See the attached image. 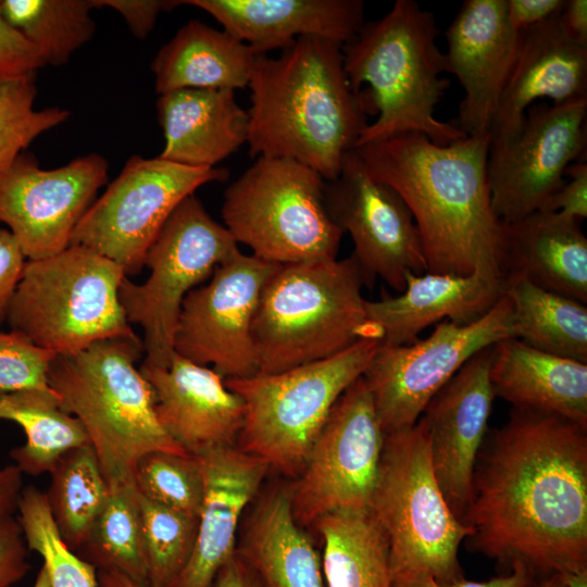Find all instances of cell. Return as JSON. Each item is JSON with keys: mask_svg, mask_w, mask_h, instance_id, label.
<instances>
[{"mask_svg": "<svg viewBox=\"0 0 587 587\" xmlns=\"http://www.w3.org/2000/svg\"><path fill=\"white\" fill-rule=\"evenodd\" d=\"M587 99L535 107L512 137L490 142L491 207L505 224L545 210L586 146Z\"/></svg>", "mask_w": 587, "mask_h": 587, "instance_id": "cell-15", "label": "cell"}, {"mask_svg": "<svg viewBox=\"0 0 587 587\" xmlns=\"http://www.w3.org/2000/svg\"><path fill=\"white\" fill-rule=\"evenodd\" d=\"M77 554L97 571H116L148 587L140 496L135 483L110 489L107 503Z\"/></svg>", "mask_w": 587, "mask_h": 587, "instance_id": "cell-35", "label": "cell"}, {"mask_svg": "<svg viewBox=\"0 0 587 587\" xmlns=\"http://www.w3.org/2000/svg\"><path fill=\"white\" fill-rule=\"evenodd\" d=\"M558 16L521 32L490 127V142L514 136L537 99L548 98L553 104L587 99V48L566 36Z\"/></svg>", "mask_w": 587, "mask_h": 587, "instance_id": "cell-23", "label": "cell"}, {"mask_svg": "<svg viewBox=\"0 0 587 587\" xmlns=\"http://www.w3.org/2000/svg\"><path fill=\"white\" fill-rule=\"evenodd\" d=\"M446 73L464 89L457 124L466 136L490 132L515 61L521 32L507 17L505 0H465L446 33Z\"/></svg>", "mask_w": 587, "mask_h": 587, "instance_id": "cell-20", "label": "cell"}, {"mask_svg": "<svg viewBox=\"0 0 587 587\" xmlns=\"http://www.w3.org/2000/svg\"><path fill=\"white\" fill-rule=\"evenodd\" d=\"M514 338L510 300L502 294L478 320L437 324L425 339L377 348L362 378L385 435L413 426L438 390L480 350Z\"/></svg>", "mask_w": 587, "mask_h": 587, "instance_id": "cell-13", "label": "cell"}, {"mask_svg": "<svg viewBox=\"0 0 587 587\" xmlns=\"http://www.w3.org/2000/svg\"><path fill=\"white\" fill-rule=\"evenodd\" d=\"M433 12L413 0H397L389 12L365 22L355 38L342 46L344 67L352 89H371L377 118L362 130L355 148L416 133L446 146L466 137L454 124L435 116L449 87L445 53L437 43ZM354 148V149H355Z\"/></svg>", "mask_w": 587, "mask_h": 587, "instance_id": "cell-4", "label": "cell"}, {"mask_svg": "<svg viewBox=\"0 0 587 587\" xmlns=\"http://www.w3.org/2000/svg\"><path fill=\"white\" fill-rule=\"evenodd\" d=\"M50 474L46 496L52 517L64 542L77 553L107 503L109 485L90 445L67 451Z\"/></svg>", "mask_w": 587, "mask_h": 587, "instance_id": "cell-34", "label": "cell"}, {"mask_svg": "<svg viewBox=\"0 0 587 587\" xmlns=\"http://www.w3.org/2000/svg\"><path fill=\"white\" fill-rule=\"evenodd\" d=\"M227 177L226 168L133 155L84 213L71 245L85 246L116 262L126 276L137 274L176 207L201 186Z\"/></svg>", "mask_w": 587, "mask_h": 587, "instance_id": "cell-12", "label": "cell"}, {"mask_svg": "<svg viewBox=\"0 0 587 587\" xmlns=\"http://www.w3.org/2000/svg\"><path fill=\"white\" fill-rule=\"evenodd\" d=\"M489 378L495 397L513 409L559 415L587 428V363L507 338L494 345Z\"/></svg>", "mask_w": 587, "mask_h": 587, "instance_id": "cell-27", "label": "cell"}, {"mask_svg": "<svg viewBox=\"0 0 587 587\" xmlns=\"http://www.w3.org/2000/svg\"><path fill=\"white\" fill-rule=\"evenodd\" d=\"M134 480L143 498L199 517L204 497V475L197 455L166 451L147 453L136 464Z\"/></svg>", "mask_w": 587, "mask_h": 587, "instance_id": "cell-39", "label": "cell"}, {"mask_svg": "<svg viewBox=\"0 0 587 587\" xmlns=\"http://www.w3.org/2000/svg\"><path fill=\"white\" fill-rule=\"evenodd\" d=\"M507 273L586 303L587 238L578 220L541 210L505 224Z\"/></svg>", "mask_w": 587, "mask_h": 587, "instance_id": "cell-28", "label": "cell"}, {"mask_svg": "<svg viewBox=\"0 0 587 587\" xmlns=\"http://www.w3.org/2000/svg\"><path fill=\"white\" fill-rule=\"evenodd\" d=\"M204 475V497L190 559L172 587H212L236 553L242 512L258 492L270 465L239 448L222 447L197 455Z\"/></svg>", "mask_w": 587, "mask_h": 587, "instance_id": "cell-22", "label": "cell"}, {"mask_svg": "<svg viewBox=\"0 0 587 587\" xmlns=\"http://www.w3.org/2000/svg\"><path fill=\"white\" fill-rule=\"evenodd\" d=\"M259 52L225 29L200 21L183 25L160 48L151 70L159 95L179 89H228L248 87Z\"/></svg>", "mask_w": 587, "mask_h": 587, "instance_id": "cell-29", "label": "cell"}, {"mask_svg": "<svg viewBox=\"0 0 587 587\" xmlns=\"http://www.w3.org/2000/svg\"><path fill=\"white\" fill-rule=\"evenodd\" d=\"M35 80L36 75H32L0 87V171L70 116L62 108H35Z\"/></svg>", "mask_w": 587, "mask_h": 587, "instance_id": "cell-40", "label": "cell"}, {"mask_svg": "<svg viewBox=\"0 0 587 587\" xmlns=\"http://www.w3.org/2000/svg\"><path fill=\"white\" fill-rule=\"evenodd\" d=\"M96 8H110L116 11L126 22L133 35L145 39L153 29L158 16L182 5L183 1L174 0H93Z\"/></svg>", "mask_w": 587, "mask_h": 587, "instance_id": "cell-45", "label": "cell"}, {"mask_svg": "<svg viewBox=\"0 0 587 587\" xmlns=\"http://www.w3.org/2000/svg\"><path fill=\"white\" fill-rule=\"evenodd\" d=\"M139 496L148 587H172L192 553L198 519Z\"/></svg>", "mask_w": 587, "mask_h": 587, "instance_id": "cell-38", "label": "cell"}, {"mask_svg": "<svg viewBox=\"0 0 587 587\" xmlns=\"http://www.w3.org/2000/svg\"><path fill=\"white\" fill-rule=\"evenodd\" d=\"M26 261L10 230L0 227V325L7 321L10 303Z\"/></svg>", "mask_w": 587, "mask_h": 587, "instance_id": "cell-47", "label": "cell"}, {"mask_svg": "<svg viewBox=\"0 0 587 587\" xmlns=\"http://www.w3.org/2000/svg\"><path fill=\"white\" fill-rule=\"evenodd\" d=\"M125 277L120 264L80 245L27 260L8 312L10 330L55 355L137 338L118 296Z\"/></svg>", "mask_w": 587, "mask_h": 587, "instance_id": "cell-7", "label": "cell"}, {"mask_svg": "<svg viewBox=\"0 0 587 587\" xmlns=\"http://www.w3.org/2000/svg\"><path fill=\"white\" fill-rule=\"evenodd\" d=\"M23 473L15 464L0 467V521L12 516L23 489Z\"/></svg>", "mask_w": 587, "mask_h": 587, "instance_id": "cell-51", "label": "cell"}, {"mask_svg": "<svg viewBox=\"0 0 587 587\" xmlns=\"http://www.w3.org/2000/svg\"><path fill=\"white\" fill-rule=\"evenodd\" d=\"M511 572L484 582L462 579L453 584H441L424 571H409L392 575L391 587H537V575L522 562H513Z\"/></svg>", "mask_w": 587, "mask_h": 587, "instance_id": "cell-43", "label": "cell"}, {"mask_svg": "<svg viewBox=\"0 0 587 587\" xmlns=\"http://www.w3.org/2000/svg\"><path fill=\"white\" fill-rule=\"evenodd\" d=\"M363 286L365 278L352 255L278 264L252 322L259 373L321 361L362 338H376L366 320Z\"/></svg>", "mask_w": 587, "mask_h": 587, "instance_id": "cell-6", "label": "cell"}, {"mask_svg": "<svg viewBox=\"0 0 587 587\" xmlns=\"http://www.w3.org/2000/svg\"><path fill=\"white\" fill-rule=\"evenodd\" d=\"M55 357L15 332H0V392L53 390L48 373Z\"/></svg>", "mask_w": 587, "mask_h": 587, "instance_id": "cell-41", "label": "cell"}, {"mask_svg": "<svg viewBox=\"0 0 587 587\" xmlns=\"http://www.w3.org/2000/svg\"><path fill=\"white\" fill-rule=\"evenodd\" d=\"M566 587H587V570L562 574Z\"/></svg>", "mask_w": 587, "mask_h": 587, "instance_id": "cell-53", "label": "cell"}, {"mask_svg": "<svg viewBox=\"0 0 587 587\" xmlns=\"http://www.w3.org/2000/svg\"><path fill=\"white\" fill-rule=\"evenodd\" d=\"M139 370L153 390L159 422L186 452L234 447L245 403L216 371L176 352L165 367L142 363Z\"/></svg>", "mask_w": 587, "mask_h": 587, "instance_id": "cell-21", "label": "cell"}, {"mask_svg": "<svg viewBox=\"0 0 587 587\" xmlns=\"http://www.w3.org/2000/svg\"><path fill=\"white\" fill-rule=\"evenodd\" d=\"M562 187L552 196L546 211L558 212L575 220L587 216V163L579 161L565 170Z\"/></svg>", "mask_w": 587, "mask_h": 587, "instance_id": "cell-46", "label": "cell"}, {"mask_svg": "<svg viewBox=\"0 0 587 587\" xmlns=\"http://www.w3.org/2000/svg\"><path fill=\"white\" fill-rule=\"evenodd\" d=\"M164 135L160 158L190 167H215L247 142L248 112L228 89H179L157 101Z\"/></svg>", "mask_w": 587, "mask_h": 587, "instance_id": "cell-26", "label": "cell"}, {"mask_svg": "<svg viewBox=\"0 0 587 587\" xmlns=\"http://www.w3.org/2000/svg\"><path fill=\"white\" fill-rule=\"evenodd\" d=\"M97 577L99 587H143L116 571L98 570Z\"/></svg>", "mask_w": 587, "mask_h": 587, "instance_id": "cell-52", "label": "cell"}, {"mask_svg": "<svg viewBox=\"0 0 587 587\" xmlns=\"http://www.w3.org/2000/svg\"><path fill=\"white\" fill-rule=\"evenodd\" d=\"M314 525L326 587H391L389 542L370 508L337 510Z\"/></svg>", "mask_w": 587, "mask_h": 587, "instance_id": "cell-31", "label": "cell"}, {"mask_svg": "<svg viewBox=\"0 0 587 587\" xmlns=\"http://www.w3.org/2000/svg\"><path fill=\"white\" fill-rule=\"evenodd\" d=\"M477 457L470 547L545 577L587 570V428L513 409Z\"/></svg>", "mask_w": 587, "mask_h": 587, "instance_id": "cell-1", "label": "cell"}, {"mask_svg": "<svg viewBox=\"0 0 587 587\" xmlns=\"http://www.w3.org/2000/svg\"><path fill=\"white\" fill-rule=\"evenodd\" d=\"M212 587H265L255 571L237 553L222 566Z\"/></svg>", "mask_w": 587, "mask_h": 587, "instance_id": "cell-49", "label": "cell"}, {"mask_svg": "<svg viewBox=\"0 0 587 587\" xmlns=\"http://www.w3.org/2000/svg\"><path fill=\"white\" fill-rule=\"evenodd\" d=\"M108 171V161L95 152L47 170L25 151L0 171V222L26 260L71 245L76 225L107 184Z\"/></svg>", "mask_w": 587, "mask_h": 587, "instance_id": "cell-18", "label": "cell"}, {"mask_svg": "<svg viewBox=\"0 0 587 587\" xmlns=\"http://www.w3.org/2000/svg\"><path fill=\"white\" fill-rule=\"evenodd\" d=\"M28 548L16 517L0 521V587H13L28 572Z\"/></svg>", "mask_w": 587, "mask_h": 587, "instance_id": "cell-44", "label": "cell"}, {"mask_svg": "<svg viewBox=\"0 0 587 587\" xmlns=\"http://www.w3.org/2000/svg\"><path fill=\"white\" fill-rule=\"evenodd\" d=\"M514 338L539 351L587 363L586 303L546 290L524 276L507 273Z\"/></svg>", "mask_w": 587, "mask_h": 587, "instance_id": "cell-32", "label": "cell"}, {"mask_svg": "<svg viewBox=\"0 0 587 587\" xmlns=\"http://www.w3.org/2000/svg\"><path fill=\"white\" fill-rule=\"evenodd\" d=\"M503 278L482 271L470 275L409 274L398 296L366 300V320L382 344L408 345L442 319L465 325L482 317L502 296Z\"/></svg>", "mask_w": 587, "mask_h": 587, "instance_id": "cell-24", "label": "cell"}, {"mask_svg": "<svg viewBox=\"0 0 587 587\" xmlns=\"http://www.w3.org/2000/svg\"><path fill=\"white\" fill-rule=\"evenodd\" d=\"M259 53L314 36L345 46L365 23L362 0H187Z\"/></svg>", "mask_w": 587, "mask_h": 587, "instance_id": "cell-25", "label": "cell"}, {"mask_svg": "<svg viewBox=\"0 0 587 587\" xmlns=\"http://www.w3.org/2000/svg\"><path fill=\"white\" fill-rule=\"evenodd\" d=\"M380 340L365 337L330 358L284 372L224 379L245 403L239 449L298 477L328 415L361 377Z\"/></svg>", "mask_w": 587, "mask_h": 587, "instance_id": "cell-8", "label": "cell"}, {"mask_svg": "<svg viewBox=\"0 0 587 587\" xmlns=\"http://www.w3.org/2000/svg\"><path fill=\"white\" fill-rule=\"evenodd\" d=\"M325 186L295 160L258 157L224 192V226L274 264L336 259L344 232L328 214Z\"/></svg>", "mask_w": 587, "mask_h": 587, "instance_id": "cell-10", "label": "cell"}, {"mask_svg": "<svg viewBox=\"0 0 587 587\" xmlns=\"http://www.w3.org/2000/svg\"><path fill=\"white\" fill-rule=\"evenodd\" d=\"M332 220L348 232L351 254L367 287L377 277L398 292L409 274H424L427 262L411 211L388 185L377 180L355 149L348 151L338 176L325 186Z\"/></svg>", "mask_w": 587, "mask_h": 587, "instance_id": "cell-17", "label": "cell"}, {"mask_svg": "<svg viewBox=\"0 0 587 587\" xmlns=\"http://www.w3.org/2000/svg\"><path fill=\"white\" fill-rule=\"evenodd\" d=\"M537 587H566L564 577L560 573H553L537 585Z\"/></svg>", "mask_w": 587, "mask_h": 587, "instance_id": "cell-54", "label": "cell"}, {"mask_svg": "<svg viewBox=\"0 0 587 587\" xmlns=\"http://www.w3.org/2000/svg\"><path fill=\"white\" fill-rule=\"evenodd\" d=\"M341 48L304 36L276 58L257 55L248 84L251 157L295 160L325 182L338 176L367 125L363 96L350 85Z\"/></svg>", "mask_w": 587, "mask_h": 587, "instance_id": "cell-3", "label": "cell"}, {"mask_svg": "<svg viewBox=\"0 0 587 587\" xmlns=\"http://www.w3.org/2000/svg\"><path fill=\"white\" fill-rule=\"evenodd\" d=\"M236 551L265 587H326L322 558L294 517L289 489L262 500Z\"/></svg>", "mask_w": 587, "mask_h": 587, "instance_id": "cell-30", "label": "cell"}, {"mask_svg": "<svg viewBox=\"0 0 587 587\" xmlns=\"http://www.w3.org/2000/svg\"><path fill=\"white\" fill-rule=\"evenodd\" d=\"M93 0H1L3 18L43 55L50 65L65 64L95 33Z\"/></svg>", "mask_w": 587, "mask_h": 587, "instance_id": "cell-36", "label": "cell"}, {"mask_svg": "<svg viewBox=\"0 0 587 587\" xmlns=\"http://www.w3.org/2000/svg\"><path fill=\"white\" fill-rule=\"evenodd\" d=\"M142 340L112 338L57 355L48 380L60 407L84 427L110 489L133 484L147 453L190 454L164 430L153 390L136 367Z\"/></svg>", "mask_w": 587, "mask_h": 587, "instance_id": "cell-5", "label": "cell"}, {"mask_svg": "<svg viewBox=\"0 0 587 587\" xmlns=\"http://www.w3.org/2000/svg\"><path fill=\"white\" fill-rule=\"evenodd\" d=\"M33 587H49L48 575L43 566L37 573Z\"/></svg>", "mask_w": 587, "mask_h": 587, "instance_id": "cell-55", "label": "cell"}, {"mask_svg": "<svg viewBox=\"0 0 587 587\" xmlns=\"http://www.w3.org/2000/svg\"><path fill=\"white\" fill-rule=\"evenodd\" d=\"M0 420L15 422L24 430L25 444L10 451L23 474L50 473L67 451L90 445L79 421L61 409L54 390L0 392Z\"/></svg>", "mask_w": 587, "mask_h": 587, "instance_id": "cell-33", "label": "cell"}, {"mask_svg": "<svg viewBox=\"0 0 587 587\" xmlns=\"http://www.w3.org/2000/svg\"><path fill=\"white\" fill-rule=\"evenodd\" d=\"M278 264L240 250L218 265L208 284L184 299L174 351L224 379L259 373L252 322L264 285Z\"/></svg>", "mask_w": 587, "mask_h": 587, "instance_id": "cell-16", "label": "cell"}, {"mask_svg": "<svg viewBox=\"0 0 587 587\" xmlns=\"http://www.w3.org/2000/svg\"><path fill=\"white\" fill-rule=\"evenodd\" d=\"M370 509L386 533L392 575L424 571L445 585L464 579L458 551L473 529L452 513L442 495L420 419L385 435Z\"/></svg>", "mask_w": 587, "mask_h": 587, "instance_id": "cell-9", "label": "cell"}, {"mask_svg": "<svg viewBox=\"0 0 587 587\" xmlns=\"http://www.w3.org/2000/svg\"><path fill=\"white\" fill-rule=\"evenodd\" d=\"M565 0H505L510 25L523 32L560 14Z\"/></svg>", "mask_w": 587, "mask_h": 587, "instance_id": "cell-48", "label": "cell"}, {"mask_svg": "<svg viewBox=\"0 0 587 587\" xmlns=\"http://www.w3.org/2000/svg\"><path fill=\"white\" fill-rule=\"evenodd\" d=\"M558 18L566 36L576 45L587 48V1L565 0Z\"/></svg>", "mask_w": 587, "mask_h": 587, "instance_id": "cell-50", "label": "cell"}, {"mask_svg": "<svg viewBox=\"0 0 587 587\" xmlns=\"http://www.w3.org/2000/svg\"><path fill=\"white\" fill-rule=\"evenodd\" d=\"M489 148V133L446 146L410 133L355 148L411 211L429 273L504 277L505 223L491 207Z\"/></svg>", "mask_w": 587, "mask_h": 587, "instance_id": "cell-2", "label": "cell"}, {"mask_svg": "<svg viewBox=\"0 0 587 587\" xmlns=\"http://www.w3.org/2000/svg\"><path fill=\"white\" fill-rule=\"evenodd\" d=\"M238 251L229 230L210 216L195 193L176 207L147 251L148 278L135 284L126 276L120 287L127 321L143 330V363L170 364L184 299Z\"/></svg>", "mask_w": 587, "mask_h": 587, "instance_id": "cell-11", "label": "cell"}, {"mask_svg": "<svg viewBox=\"0 0 587 587\" xmlns=\"http://www.w3.org/2000/svg\"><path fill=\"white\" fill-rule=\"evenodd\" d=\"M45 65L47 63L41 52L0 12V87L36 75Z\"/></svg>", "mask_w": 587, "mask_h": 587, "instance_id": "cell-42", "label": "cell"}, {"mask_svg": "<svg viewBox=\"0 0 587 587\" xmlns=\"http://www.w3.org/2000/svg\"><path fill=\"white\" fill-rule=\"evenodd\" d=\"M16 512L28 551L43 560L49 587H98L96 567L62 539L46 492L34 485L23 487Z\"/></svg>", "mask_w": 587, "mask_h": 587, "instance_id": "cell-37", "label": "cell"}, {"mask_svg": "<svg viewBox=\"0 0 587 587\" xmlns=\"http://www.w3.org/2000/svg\"><path fill=\"white\" fill-rule=\"evenodd\" d=\"M492 353L494 345L467 360L420 416L428 434L436 480L462 523L472 500L475 464L495 399L489 378Z\"/></svg>", "mask_w": 587, "mask_h": 587, "instance_id": "cell-19", "label": "cell"}, {"mask_svg": "<svg viewBox=\"0 0 587 587\" xmlns=\"http://www.w3.org/2000/svg\"><path fill=\"white\" fill-rule=\"evenodd\" d=\"M384 441L361 376L333 407L298 480L289 488L296 522L310 525L337 510L370 508Z\"/></svg>", "mask_w": 587, "mask_h": 587, "instance_id": "cell-14", "label": "cell"}]
</instances>
